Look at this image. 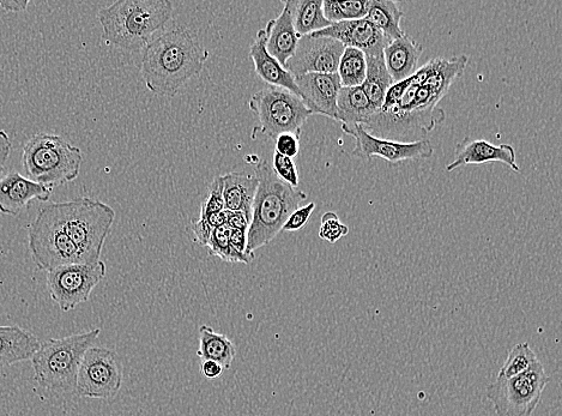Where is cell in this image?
Segmentation results:
<instances>
[{"mask_svg": "<svg viewBox=\"0 0 562 416\" xmlns=\"http://www.w3.org/2000/svg\"><path fill=\"white\" fill-rule=\"evenodd\" d=\"M208 58L207 48L189 30L169 29L145 46L142 76L151 93L172 96L201 74Z\"/></svg>", "mask_w": 562, "mask_h": 416, "instance_id": "obj_1", "label": "cell"}, {"mask_svg": "<svg viewBox=\"0 0 562 416\" xmlns=\"http://www.w3.org/2000/svg\"><path fill=\"white\" fill-rule=\"evenodd\" d=\"M173 9L169 0H118L99 11L98 20L104 29L102 39L122 50H144L171 21Z\"/></svg>", "mask_w": 562, "mask_h": 416, "instance_id": "obj_2", "label": "cell"}, {"mask_svg": "<svg viewBox=\"0 0 562 416\" xmlns=\"http://www.w3.org/2000/svg\"><path fill=\"white\" fill-rule=\"evenodd\" d=\"M255 173L259 184L252 204L246 249L251 256H255L256 250L271 243L282 232L288 217L307 200L304 191L282 182L267 160L258 162Z\"/></svg>", "mask_w": 562, "mask_h": 416, "instance_id": "obj_3", "label": "cell"}, {"mask_svg": "<svg viewBox=\"0 0 562 416\" xmlns=\"http://www.w3.org/2000/svg\"><path fill=\"white\" fill-rule=\"evenodd\" d=\"M100 329L42 342L33 355L35 381L53 394H76L78 370L84 354L93 347Z\"/></svg>", "mask_w": 562, "mask_h": 416, "instance_id": "obj_4", "label": "cell"}, {"mask_svg": "<svg viewBox=\"0 0 562 416\" xmlns=\"http://www.w3.org/2000/svg\"><path fill=\"white\" fill-rule=\"evenodd\" d=\"M48 204L60 226L80 252L82 262H99L108 234L116 220V211L108 204L88 197Z\"/></svg>", "mask_w": 562, "mask_h": 416, "instance_id": "obj_5", "label": "cell"}, {"mask_svg": "<svg viewBox=\"0 0 562 416\" xmlns=\"http://www.w3.org/2000/svg\"><path fill=\"white\" fill-rule=\"evenodd\" d=\"M82 161L81 149L58 135L40 132L23 144L24 171L30 180L48 189L74 182Z\"/></svg>", "mask_w": 562, "mask_h": 416, "instance_id": "obj_6", "label": "cell"}, {"mask_svg": "<svg viewBox=\"0 0 562 416\" xmlns=\"http://www.w3.org/2000/svg\"><path fill=\"white\" fill-rule=\"evenodd\" d=\"M250 111L258 118L252 138L265 135L276 140L282 134L301 136L302 126L312 116L304 101L289 90L269 86L251 96Z\"/></svg>", "mask_w": 562, "mask_h": 416, "instance_id": "obj_7", "label": "cell"}, {"mask_svg": "<svg viewBox=\"0 0 562 416\" xmlns=\"http://www.w3.org/2000/svg\"><path fill=\"white\" fill-rule=\"evenodd\" d=\"M28 243L36 267L47 273L64 265L83 263L48 203L28 226Z\"/></svg>", "mask_w": 562, "mask_h": 416, "instance_id": "obj_8", "label": "cell"}, {"mask_svg": "<svg viewBox=\"0 0 562 416\" xmlns=\"http://www.w3.org/2000/svg\"><path fill=\"white\" fill-rule=\"evenodd\" d=\"M549 381L551 378L539 361L523 375L495 378L486 389V397L493 403L498 416H531L540 405Z\"/></svg>", "mask_w": 562, "mask_h": 416, "instance_id": "obj_9", "label": "cell"}, {"mask_svg": "<svg viewBox=\"0 0 562 416\" xmlns=\"http://www.w3.org/2000/svg\"><path fill=\"white\" fill-rule=\"evenodd\" d=\"M123 384V365L117 352L90 347L78 370L76 394L86 399L112 400Z\"/></svg>", "mask_w": 562, "mask_h": 416, "instance_id": "obj_10", "label": "cell"}, {"mask_svg": "<svg viewBox=\"0 0 562 416\" xmlns=\"http://www.w3.org/2000/svg\"><path fill=\"white\" fill-rule=\"evenodd\" d=\"M106 273V264L102 261L64 265L48 271V292L60 310L69 312L87 303Z\"/></svg>", "mask_w": 562, "mask_h": 416, "instance_id": "obj_11", "label": "cell"}, {"mask_svg": "<svg viewBox=\"0 0 562 416\" xmlns=\"http://www.w3.org/2000/svg\"><path fill=\"white\" fill-rule=\"evenodd\" d=\"M342 130L355 140V148L350 152L355 158L371 160L380 158L391 165L432 158L434 148L428 140L414 143H401L374 137L361 125H342Z\"/></svg>", "mask_w": 562, "mask_h": 416, "instance_id": "obj_12", "label": "cell"}, {"mask_svg": "<svg viewBox=\"0 0 562 416\" xmlns=\"http://www.w3.org/2000/svg\"><path fill=\"white\" fill-rule=\"evenodd\" d=\"M344 48L340 41L324 36H302L284 69L294 78L307 74H336Z\"/></svg>", "mask_w": 562, "mask_h": 416, "instance_id": "obj_13", "label": "cell"}, {"mask_svg": "<svg viewBox=\"0 0 562 416\" xmlns=\"http://www.w3.org/2000/svg\"><path fill=\"white\" fill-rule=\"evenodd\" d=\"M311 35L324 36V38L340 41L344 47H352L364 52L366 57L382 56L384 48L390 42L379 29L365 18L356 21L331 23L328 28Z\"/></svg>", "mask_w": 562, "mask_h": 416, "instance_id": "obj_14", "label": "cell"}, {"mask_svg": "<svg viewBox=\"0 0 562 416\" xmlns=\"http://www.w3.org/2000/svg\"><path fill=\"white\" fill-rule=\"evenodd\" d=\"M300 99L312 112L336 120L337 98L342 88L340 76L336 74H307L295 77Z\"/></svg>", "mask_w": 562, "mask_h": 416, "instance_id": "obj_15", "label": "cell"}, {"mask_svg": "<svg viewBox=\"0 0 562 416\" xmlns=\"http://www.w3.org/2000/svg\"><path fill=\"white\" fill-rule=\"evenodd\" d=\"M488 162H501L511 168V170L519 173L521 168L517 165L516 152L509 144H495L483 140H471L465 137L462 142L458 143L455 152V160L447 165L446 171L453 172L457 168L469 165H483Z\"/></svg>", "mask_w": 562, "mask_h": 416, "instance_id": "obj_16", "label": "cell"}, {"mask_svg": "<svg viewBox=\"0 0 562 416\" xmlns=\"http://www.w3.org/2000/svg\"><path fill=\"white\" fill-rule=\"evenodd\" d=\"M52 189L45 188L17 172L0 180V213L17 216L34 201L48 202Z\"/></svg>", "mask_w": 562, "mask_h": 416, "instance_id": "obj_17", "label": "cell"}, {"mask_svg": "<svg viewBox=\"0 0 562 416\" xmlns=\"http://www.w3.org/2000/svg\"><path fill=\"white\" fill-rule=\"evenodd\" d=\"M250 58L255 64L257 75L264 82H267L269 86L287 89L300 98L294 76L268 53L265 29L258 30L256 39L250 47Z\"/></svg>", "mask_w": 562, "mask_h": 416, "instance_id": "obj_18", "label": "cell"}, {"mask_svg": "<svg viewBox=\"0 0 562 416\" xmlns=\"http://www.w3.org/2000/svg\"><path fill=\"white\" fill-rule=\"evenodd\" d=\"M422 52V46L407 34L389 42L384 48V60L394 83L407 80L418 71Z\"/></svg>", "mask_w": 562, "mask_h": 416, "instance_id": "obj_19", "label": "cell"}, {"mask_svg": "<svg viewBox=\"0 0 562 416\" xmlns=\"http://www.w3.org/2000/svg\"><path fill=\"white\" fill-rule=\"evenodd\" d=\"M283 4L284 8L280 16L269 21L264 29L267 33L268 53L284 68L288 60L293 57L300 36L295 32L289 3Z\"/></svg>", "mask_w": 562, "mask_h": 416, "instance_id": "obj_20", "label": "cell"}, {"mask_svg": "<svg viewBox=\"0 0 562 416\" xmlns=\"http://www.w3.org/2000/svg\"><path fill=\"white\" fill-rule=\"evenodd\" d=\"M467 64V56L451 59L435 58L418 69L414 75L423 86L431 88L435 94L443 99L449 92L452 83L463 74Z\"/></svg>", "mask_w": 562, "mask_h": 416, "instance_id": "obj_21", "label": "cell"}, {"mask_svg": "<svg viewBox=\"0 0 562 416\" xmlns=\"http://www.w3.org/2000/svg\"><path fill=\"white\" fill-rule=\"evenodd\" d=\"M40 345L38 337L17 325L0 327V367L32 359Z\"/></svg>", "mask_w": 562, "mask_h": 416, "instance_id": "obj_22", "label": "cell"}, {"mask_svg": "<svg viewBox=\"0 0 562 416\" xmlns=\"http://www.w3.org/2000/svg\"><path fill=\"white\" fill-rule=\"evenodd\" d=\"M223 201L229 211H243L252 216V204L258 189V178L255 174L227 173L222 176Z\"/></svg>", "mask_w": 562, "mask_h": 416, "instance_id": "obj_23", "label": "cell"}, {"mask_svg": "<svg viewBox=\"0 0 562 416\" xmlns=\"http://www.w3.org/2000/svg\"><path fill=\"white\" fill-rule=\"evenodd\" d=\"M376 111L361 86L341 88L337 98L336 122L341 125H364Z\"/></svg>", "mask_w": 562, "mask_h": 416, "instance_id": "obj_24", "label": "cell"}, {"mask_svg": "<svg viewBox=\"0 0 562 416\" xmlns=\"http://www.w3.org/2000/svg\"><path fill=\"white\" fill-rule=\"evenodd\" d=\"M197 355L201 361H215L226 371L231 369L233 361L237 357V347L226 335L216 333L208 325H202L199 328V349Z\"/></svg>", "mask_w": 562, "mask_h": 416, "instance_id": "obj_25", "label": "cell"}, {"mask_svg": "<svg viewBox=\"0 0 562 416\" xmlns=\"http://www.w3.org/2000/svg\"><path fill=\"white\" fill-rule=\"evenodd\" d=\"M288 3L292 11L295 32L300 38L331 26L324 16L323 0H299V2L288 0Z\"/></svg>", "mask_w": 562, "mask_h": 416, "instance_id": "obj_26", "label": "cell"}, {"mask_svg": "<svg viewBox=\"0 0 562 416\" xmlns=\"http://www.w3.org/2000/svg\"><path fill=\"white\" fill-rule=\"evenodd\" d=\"M367 71L364 83L361 84L368 100L376 110H380L384 104L385 95L394 84L386 69L384 54L382 56L366 57Z\"/></svg>", "mask_w": 562, "mask_h": 416, "instance_id": "obj_27", "label": "cell"}, {"mask_svg": "<svg viewBox=\"0 0 562 416\" xmlns=\"http://www.w3.org/2000/svg\"><path fill=\"white\" fill-rule=\"evenodd\" d=\"M403 12L392 0H371L370 10L365 18L380 30L386 38L394 41L406 33L401 28Z\"/></svg>", "mask_w": 562, "mask_h": 416, "instance_id": "obj_28", "label": "cell"}, {"mask_svg": "<svg viewBox=\"0 0 562 416\" xmlns=\"http://www.w3.org/2000/svg\"><path fill=\"white\" fill-rule=\"evenodd\" d=\"M367 71V60L364 52L356 48H344L337 74L342 87H360L364 83Z\"/></svg>", "mask_w": 562, "mask_h": 416, "instance_id": "obj_29", "label": "cell"}, {"mask_svg": "<svg viewBox=\"0 0 562 416\" xmlns=\"http://www.w3.org/2000/svg\"><path fill=\"white\" fill-rule=\"evenodd\" d=\"M371 0H324L323 11L326 20L330 23L362 20L370 10Z\"/></svg>", "mask_w": 562, "mask_h": 416, "instance_id": "obj_30", "label": "cell"}, {"mask_svg": "<svg viewBox=\"0 0 562 416\" xmlns=\"http://www.w3.org/2000/svg\"><path fill=\"white\" fill-rule=\"evenodd\" d=\"M539 358L536 357L535 352L529 346V343H518L507 354V359L503 367L498 373L497 378L509 379L523 375L528 372L531 367L539 363Z\"/></svg>", "mask_w": 562, "mask_h": 416, "instance_id": "obj_31", "label": "cell"}, {"mask_svg": "<svg viewBox=\"0 0 562 416\" xmlns=\"http://www.w3.org/2000/svg\"><path fill=\"white\" fill-rule=\"evenodd\" d=\"M231 231L232 228L228 225H223L214 229L207 245L209 255L219 257L222 261L229 263H244L243 258L239 257L237 253L232 250L231 244H229Z\"/></svg>", "mask_w": 562, "mask_h": 416, "instance_id": "obj_32", "label": "cell"}, {"mask_svg": "<svg viewBox=\"0 0 562 416\" xmlns=\"http://www.w3.org/2000/svg\"><path fill=\"white\" fill-rule=\"evenodd\" d=\"M349 233V228L340 220L337 214L328 211L322 217V223L319 228V238L328 241L330 244L337 243Z\"/></svg>", "mask_w": 562, "mask_h": 416, "instance_id": "obj_33", "label": "cell"}, {"mask_svg": "<svg viewBox=\"0 0 562 416\" xmlns=\"http://www.w3.org/2000/svg\"><path fill=\"white\" fill-rule=\"evenodd\" d=\"M222 210H225V201H223V180L220 176L216 177L210 186L208 196L202 204L199 219H207L208 216Z\"/></svg>", "mask_w": 562, "mask_h": 416, "instance_id": "obj_34", "label": "cell"}, {"mask_svg": "<svg viewBox=\"0 0 562 416\" xmlns=\"http://www.w3.org/2000/svg\"><path fill=\"white\" fill-rule=\"evenodd\" d=\"M271 167H273L276 176L282 182L292 186L294 189L299 188V172L293 159L275 152L273 166Z\"/></svg>", "mask_w": 562, "mask_h": 416, "instance_id": "obj_35", "label": "cell"}, {"mask_svg": "<svg viewBox=\"0 0 562 416\" xmlns=\"http://www.w3.org/2000/svg\"><path fill=\"white\" fill-rule=\"evenodd\" d=\"M314 209H316V203L307 204V206L300 207L294 211L292 215L288 217L286 223L282 228V232H298L301 228L307 225L308 220L313 214Z\"/></svg>", "mask_w": 562, "mask_h": 416, "instance_id": "obj_36", "label": "cell"}, {"mask_svg": "<svg viewBox=\"0 0 562 416\" xmlns=\"http://www.w3.org/2000/svg\"><path fill=\"white\" fill-rule=\"evenodd\" d=\"M276 153L287 156L289 159L296 158L300 152V137L294 134H282L276 138Z\"/></svg>", "mask_w": 562, "mask_h": 416, "instance_id": "obj_37", "label": "cell"}, {"mask_svg": "<svg viewBox=\"0 0 562 416\" xmlns=\"http://www.w3.org/2000/svg\"><path fill=\"white\" fill-rule=\"evenodd\" d=\"M192 231L195 234L196 243L207 247L214 228L210 226L207 220L199 219L197 222H193Z\"/></svg>", "mask_w": 562, "mask_h": 416, "instance_id": "obj_38", "label": "cell"}, {"mask_svg": "<svg viewBox=\"0 0 562 416\" xmlns=\"http://www.w3.org/2000/svg\"><path fill=\"white\" fill-rule=\"evenodd\" d=\"M252 216L243 213V211L227 210V225L232 229H241V231H249Z\"/></svg>", "mask_w": 562, "mask_h": 416, "instance_id": "obj_39", "label": "cell"}, {"mask_svg": "<svg viewBox=\"0 0 562 416\" xmlns=\"http://www.w3.org/2000/svg\"><path fill=\"white\" fill-rule=\"evenodd\" d=\"M11 154V141L8 132L0 130V176H2L6 161Z\"/></svg>", "mask_w": 562, "mask_h": 416, "instance_id": "obj_40", "label": "cell"}, {"mask_svg": "<svg viewBox=\"0 0 562 416\" xmlns=\"http://www.w3.org/2000/svg\"><path fill=\"white\" fill-rule=\"evenodd\" d=\"M223 367L220 364L215 363V361L205 360L202 361L201 373L202 376L208 379L220 378L223 375Z\"/></svg>", "mask_w": 562, "mask_h": 416, "instance_id": "obj_41", "label": "cell"}, {"mask_svg": "<svg viewBox=\"0 0 562 416\" xmlns=\"http://www.w3.org/2000/svg\"><path fill=\"white\" fill-rule=\"evenodd\" d=\"M28 4L29 2H20V0H18V2H14V0H6V2L2 0V2H0V6H2L5 11L9 12L26 11Z\"/></svg>", "mask_w": 562, "mask_h": 416, "instance_id": "obj_42", "label": "cell"}, {"mask_svg": "<svg viewBox=\"0 0 562 416\" xmlns=\"http://www.w3.org/2000/svg\"><path fill=\"white\" fill-rule=\"evenodd\" d=\"M246 161L249 162L250 165L256 166L261 159H259L257 155H252L246 156Z\"/></svg>", "mask_w": 562, "mask_h": 416, "instance_id": "obj_43", "label": "cell"}]
</instances>
